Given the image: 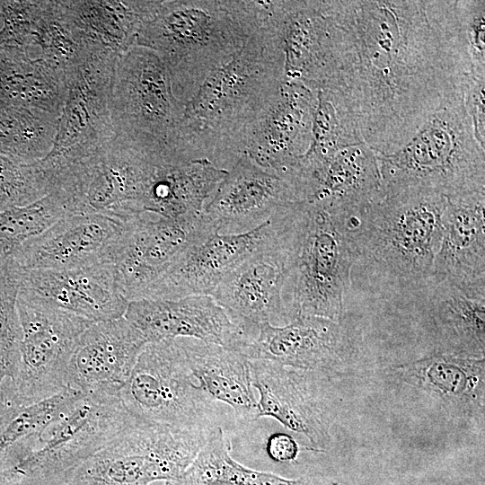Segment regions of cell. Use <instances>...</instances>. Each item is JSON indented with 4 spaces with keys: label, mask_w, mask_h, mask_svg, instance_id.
Wrapping results in <instances>:
<instances>
[{
    "label": "cell",
    "mask_w": 485,
    "mask_h": 485,
    "mask_svg": "<svg viewBox=\"0 0 485 485\" xmlns=\"http://www.w3.org/2000/svg\"><path fill=\"white\" fill-rule=\"evenodd\" d=\"M340 30L333 89L348 98L361 138L377 154L404 146L463 92L469 55L443 1H332Z\"/></svg>",
    "instance_id": "1"
},
{
    "label": "cell",
    "mask_w": 485,
    "mask_h": 485,
    "mask_svg": "<svg viewBox=\"0 0 485 485\" xmlns=\"http://www.w3.org/2000/svg\"><path fill=\"white\" fill-rule=\"evenodd\" d=\"M283 66L278 40L264 20L184 105L174 142L181 158L230 170L242 154L248 128L283 82Z\"/></svg>",
    "instance_id": "2"
},
{
    "label": "cell",
    "mask_w": 485,
    "mask_h": 485,
    "mask_svg": "<svg viewBox=\"0 0 485 485\" xmlns=\"http://www.w3.org/2000/svg\"><path fill=\"white\" fill-rule=\"evenodd\" d=\"M267 6L268 1L160 0L143 22L137 46L163 59L184 106L262 25Z\"/></svg>",
    "instance_id": "3"
},
{
    "label": "cell",
    "mask_w": 485,
    "mask_h": 485,
    "mask_svg": "<svg viewBox=\"0 0 485 485\" xmlns=\"http://www.w3.org/2000/svg\"><path fill=\"white\" fill-rule=\"evenodd\" d=\"M446 198L423 189L384 193L340 217L357 260L371 263L404 291L432 276L442 235Z\"/></svg>",
    "instance_id": "4"
},
{
    "label": "cell",
    "mask_w": 485,
    "mask_h": 485,
    "mask_svg": "<svg viewBox=\"0 0 485 485\" xmlns=\"http://www.w3.org/2000/svg\"><path fill=\"white\" fill-rule=\"evenodd\" d=\"M286 257L282 290L289 319L316 316L341 323L357 252L331 212L315 201L288 204L275 214Z\"/></svg>",
    "instance_id": "5"
},
{
    "label": "cell",
    "mask_w": 485,
    "mask_h": 485,
    "mask_svg": "<svg viewBox=\"0 0 485 485\" xmlns=\"http://www.w3.org/2000/svg\"><path fill=\"white\" fill-rule=\"evenodd\" d=\"M375 154L386 192L416 188L450 197L485 191V148L474 137L463 92L432 113L404 146Z\"/></svg>",
    "instance_id": "6"
},
{
    "label": "cell",
    "mask_w": 485,
    "mask_h": 485,
    "mask_svg": "<svg viewBox=\"0 0 485 485\" xmlns=\"http://www.w3.org/2000/svg\"><path fill=\"white\" fill-rule=\"evenodd\" d=\"M118 396L146 421L207 434L221 427L217 406L193 375L177 338L146 343Z\"/></svg>",
    "instance_id": "7"
},
{
    "label": "cell",
    "mask_w": 485,
    "mask_h": 485,
    "mask_svg": "<svg viewBox=\"0 0 485 485\" xmlns=\"http://www.w3.org/2000/svg\"><path fill=\"white\" fill-rule=\"evenodd\" d=\"M110 111L117 137L152 155L172 149L184 106L155 52L135 46L117 59Z\"/></svg>",
    "instance_id": "8"
},
{
    "label": "cell",
    "mask_w": 485,
    "mask_h": 485,
    "mask_svg": "<svg viewBox=\"0 0 485 485\" xmlns=\"http://www.w3.org/2000/svg\"><path fill=\"white\" fill-rule=\"evenodd\" d=\"M210 435L137 418L81 463L66 485H151L177 481Z\"/></svg>",
    "instance_id": "9"
},
{
    "label": "cell",
    "mask_w": 485,
    "mask_h": 485,
    "mask_svg": "<svg viewBox=\"0 0 485 485\" xmlns=\"http://www.w3.org/2000/svg\"><path fill=\"white\" fill-rule=\"evenodd\" d=\"M136 419L119 396L84 394L48 428L34 452L0 472V485H66L81 463Z\"/></svg>",
    "instance_id": "10"
},
{
    "label": "cell",
    "mask_w": 485,
    "mask_h": 485,
    "mask_svg": "<svg viewBox=\"0 0 485 485\" xmlns=\"http://www.w3.org/2000/svg\"><path fill=\"white\" fill-rule=\"evenodd\" d=\"M17 311L22 333L20 363L14 377L2 384L0 398L25 405L68 388L72 353L92 323L20 290Z\"/></svg>",
    "instance_id": "11"
},
{
    "label": "cell",
    "mask_w": 485,
    "mask_h": 485,
    "mask_svg": "<svg viewBox=\"0 0 485 485\" xmlns=\"http://www.w3.org/2000/svg\"><path fill=\"white\" fill-rule=\"evenodd\" d=\"M265 22L279 42L283 80L313 92L335 86L340 31L332 1H268Z\"/></svg>",
    "instance_id": "12"
},
{
    "label": "cell",
    "mask_w": 485,
    "mask_h": 485,
    "mask_svg": "<svg viewBox=\"0 0 485 485\" xmlns=\"http://www.w3.org/2000/svg\"><path fill=\"white\" fill-rule=\"evenodd\" d=\"M124 220L125 230L113 265L119 286L128 301L142 298L184 251L218 233L203 212L178 218L144 212Z\"/></svg>",
    "instance_id": "13"
},
{
    "label": "cell",
    "mask_w": 485,
    "mask_h": 485,
    "mask_svg": "<svg viewBox=\"0 0 485 485\" xmlns=\"http://www.w3.org/2000/svg\"><path fill=\"white\" fill-rule=\"evenodd\" d=\"M118 58L108 52L90 53L66 73V94L47 160H79L98 152L115 137L110 96Z\"/></svg>",
    "instance_id": "14"
},
{
    "label": "cell",
    "mask_w": 485,
    "mask_h": 485,
    "mask_svg": "<svg viewBox=\"0 0 485 485\" xmlns=\"http://www.w3.org/2000/svg\"><path fill=\"white\" fill-rule=\"evenodd\" d=\"M253 388L259 393L258 418L269 417L306 436L314 449L330 441L332 414L323 372L250 360Z\"/></svg>",
    "instance_id": "15"
},
{
    "label": "cell",
    "mask_w": 485,
    "mask_h": 485,
    "mask_svg": "<svg viewBox=\"0 0 485 485\" xmlns=\"http://www.w3.org/2000/svg\"><path fill=\"white\" fill-rule=\"evenodd\" d=\"M125 220L104 213L68 215L17 248L10 257L20 269H73L110 263Z\"/></svg>",
    "instance_id": "16"
},
{
    "label": "cell",
    "mask_w": 485,
    "mask_h": 485,
    "mask_svg": "<svg viewBox=\"0 0 485 485\" xmlns=\"http://www.w3.org/2000/svg\"><path fill=\"white\" fill-rule=\"evenodd\" d=\"M275 236L273 215L247 232L214 233L184 251L148 287L142 298L172 300L189 295H210L225 275L270 244Z\"/></svg>",
    "instance_id": "17"
},
{
    "label": "cell",
    "mask_w": 485,
    "mask_h": 485,
    "mask_svg": "<svg viewBox=\"0 0 485 485\" xmlns=\"http://www.w3.org/2000/svg\"><path fill=\"white\" fill-rule=\"evenodd\" d=\"M316 92L283 80L248 128L242 154L265 170L287 175L312 142Z\"/></svg>",
    "instance_id": "18"
},
{
    "label": "cell",
    "mask_w": 485,
    "mask_h": 485,
    "mask_svg": "<svg viewBox=\"0 0 485 485\" xmlns=\"http://www.w3.org/2000/svg\"><path fill=\"white\" fill-rule=\"evenodd\" d=\"M285 277L286 257L276 228L273 242L225 275L210 296L243 331L247 341L261 324L290 322L282 297Z\"/></svg>",
    "instance_id": "19"
},
{
    "label": "cell",
    "mask_w": 485,
    "mask_h": 485,
    "mask_svg": "<svg viewBox=\"0 0 485 485\" xmlns=\"http://www.w3.org/2000/svg\"><path fill=\"white\" fill-rule=\"evenodd\" d=\"M295 202H300V198L290 175L265 170L242 154L203 213L219 234H239L256 228Z\"/></svg>",
    "instance_id": "20"
},
{
    "label": "cell",
    "mask_w": 485,
    "mask_h": 485,
    "mask_svg": "<svg viewBox=\"0 0 485 485\" xmlns=\"http://www.w3.org/2000/svg\"><path fill=\"white\" fill-rule=\"evenodd\" d=\"M17 268L20 291L91 323L123 317L129 303L110 263L73 269Z\"/></svg>",
    "instance_id": "21"
},
{
    "label": "cell",
    "mask_w": 485,
    "mask_h": 485,
    "mask_svg": "<svg viewBox=\"0 0 485 485\" xmlns=\"http://www.w3.org/2000/svg\"><path fill=\"white\" fill-rule=\"evenodd\" d=\"M124 317L147 343L192 338L240 352L246 342L243 331L208 295L129 301Z\"/></svg>",
    "instance_id": "22"
},
{
    "label": "cell",
    "mask_w": 485,
    "mask_h": 485,
    "mask_svg": "<svg viewBox=\"0 0 485 485\" xmlns=\"http://www.w3.org/2000/svg\"><path fill=\"white\" fill-rule=\"evenodd\" d=\"M146 343L124 316L92 323L72 353L67 387L84 394L118 396Z\"/></svg>",
    "instance_id": "23"
},
{
    "label": "cell",
    "mask_w": 485,
    "mask_h": 485,
    "mask_svg": "<svg viewBox=\"0 0 485 485\" xmlns=\"http://www.w3.org/2000/svg\"><path fill=\"white\" fill-rule=\"evenodd\" d=\"M240 353L250 360L328 373L351 355L352 346L341 323L302 316L282 326L260 325Z\"/></svg>",
    "instance_id": "24"
},
{
    "label": "cell",
    "mask_w": 485,
    "mask_h": 485,
    "mask_svg": "<svg viewBox=\"0 0 485 485\" xmlns=\"http://www.w3.org/2000/svg\"><path fill=\"white\" fill-rule=\"evenodd\" d=\"M445 198L432 277L470 297L485 299V191Z\"/></svg>",
    "instance_id": "25"
},
{
    "label": "cell",
    "mask_w": 485,
    "mask_h": 485,
    "mask_svg": "<svg viewBox=\"0 0 485 485\" xmlns=\"http://www.w3.org/2000/svg\"><path fill=\"white\" fill-rule=\"evenodd\" d=\"M405 292L418 299L440 353L484 358L485 299L470 297L432 276Z\"/></svg>",
    "instance_id": "26"
},
{
    "label": "cell",
    "mask_w": 485,
    "mask_h": 485,
    "mask_svg": "<svg viewBox=\"0 0 485 485\" xmlns=\"http://www.w3.org/2000/svg\"><path fill=\"white\" fill-rule=\"evenodd\" d=\"M305 201L326 206L337 215H346L384 193L375 153L366 144L339 151L305 183Z\"/></svg>",
    "instance_id": "27"
},
{
    "label": "cell",
    "mask_w": 485,
    "mask_h": 485,
    "mask_svg": "<svg viewBox=\"0 0 485 485\" xmlns=\"http://www.w3.org/2000/svg\"><path fill=\"white\" fill-rule=\"evenodd\" d=\"M226 174L205 159L174 163L158 158L137 211L166 218L201 213Z\"/></svg>",
    "instance_id": "28"
},
{
    "label": "cell",
    "mask_w": 485,
    "mask_h": 485,
    "mask_svg": "<svg viewBox=\"0 0 485 485\" xmlns=\"http://www.w3.org/2000/svg\"><path fill=\"white\" fill-rule=\"evenodd\" d=\"M189 366L207 395L230 407L237 421L257 420L258 402L250 373V359L219 345L192 338H177Z\"/></svg>",
    "instance_id": "29"
},
{
    "label": "cell",
    "mask_w": 485,
    "mask_h": 485,
    "mask_svg": "<svg viewBox=\"0 0 485 485\" xmlns=\"http://www.w3.org/2000/svg\"><path fill=\"white\" fill-rule=\"evenodd\" d=\"M160 0L64 1L89 53L120 57L137 46L138 31Z\"/></svg>",
    "instance_id": "30"
},
{
    "label": "cell",
    "mask_w": 485,
    "mask_h": 485,
    "mask_svg": "<svg viewBox=\"0 0 485 485\" xmlns=\"http://www.w3.org/2000/svg\"><path fill=\"white\" fill-rule=\"evenodd\" d=\"M405 384L456 409L483 410L484 358L438 353L392 368Z\"/></svg>",
    "instance_id": "31"
},
{
    "label": "cell",
    "mask_w": 485,
    "mask_h": 485,
    "mask_svg": "<svg viewBox=\"0 0 485 485\" xmlns=\"http://www.w3.org/2000/svg\"><path fill=\"white\" fill-rule=\"evenodd\" d=\"M66 94V73L28 49L0 44V104L59 118Z\"/></svg>",
    "instance_id": "32"
},
{
    "label": "cell",
    "mask_w": 485,
    "mask_h": 485,
    "mask_svg": "<svg viewBox=\"0 0 485 485\" xmlns=\"http://www.w3.org/2000/svg\"><path fill=\"white\" fill-rule=\"evenodd\" d=\"M83 395L77 390L66 388L25 405L0 398V472L16 466L34 452L48 428Z\"/></svg>",
    "instance_id": "33"
},
{
    "label": "cell",
    "mask_w": 485,
    "mask_h": 485,
    "mask_svg": "<svg viewBox=\"0 0 485 485\" xmlns=\"http://www.w3.org/2000/svg\"><path fill=\"white\" fill-rule=\"evenodd\" d=\"M167 485H338L321 473L309 472L288 479L273 472L248 468L235 461L221 427L207 443L182 476Z\"/></svg>",
    "instance_id": "34"
},
{
    "label": "cell",
    "mask_w": 485,
    "mask_h": 485,
    "mask_svg": "<svg viewBox=\"0 0 485 485\" xmlns=\"http://www.w3.org/2000/svg\"><path fill=\"white\" fill-rule=\"evenodd\" d=\"M316 99L312 142L295 165L302 180L311 177L341 149L364 143L351 105L342 92L320 89Z\"/></svg>",
    "instance_id": "35"
},
{
    "label": "cell",
    "mask_w": 485,
    "mask_h": 485,
    "mask_svg": "<svg viewBox=\"0 0 485 485\" xmlns=\"http://www.w3.org/2000/svg\"><path fill=\"white\" fill-rule=\"evenodd\" d=\"M58 117L36 110L0 104V155L34 164L51 151Z\"/></svg>",
    "instance_id": "36"
},
{
    "label": "cell",
    "mask_w": 485,
    "mask_h": 485,
    "mask_svg": "<svg viewBox=\"0 0 485 485\" xmlns=\"http://www.w3.org/2000/svg\"><path fill=\"white\" fill-rule=\"evenodd\" d=\"M31 48L39 50L40 56L36 57L65 73L89 55L78 31L67 15L64 1H44L32 32Z\"/></svg>",
    "instance_id": "37"
},
{
    "label": "cell",
    "mask_w": 485,
    "mask_h": 485,
    "mask_svg": "<svg viewBox=\"0 0 485 485\" xmlns=\"http://www.w3.org/2000/svg\"><path fill=\"white\" fill-rule=\"evenodd\" d=\"M68 215L63 201L53 194L26 206L0 210V260H4L25 242Z\"/></svg>",
    "instance_id": "38"
},
{
    "label": "cell",
    "mask_w": 485,
    "mask_h": 485,
    "mask_svg": "<svg viewBox=\"0 0 485 485\" xmlns=\"http://www.w3.org/2000/svg\"><path fill=\"white\" fill-rule=\"evenodd\" d=\"M19 270L9 256L0 263V389L20 363L22 327L17 311Z\"/></svg>",
    "instance_id": "39"
},
{
    "label": "cell",
    "mask_w": 485,
    "mask_h": 485,
    "mask_svg": "<svg viewBox=\"0 0 485 485\" xmlns=\"http://www.w3.org/2000/svg\"><path fill=\"white\" fill-rule=\"evenodd\" d=\"M48 195L37 163L22 164L0 155V210L22 207Z\"/></svg>",
    "instance_id": "40"
},
{
    "label": "cell",
    "mask_w": 485,
    "mask_h": 485,
    "mask_svg": "<svg viewBox=\"0 0 485 485\" xmlns=\"http://www.w3.org/2000/svg\"><path fill=\"white\" fill-rule=\"evenodd\" d=\"M459 37L472 63V75L485 80V1H454Z\"/></svg>",
    "instance_id": "41"
},
{
    "label": "cell",
    "mask_w": 485,
    "mask_h": 485,
    "mask_svg": "<svg viewBox=\"0 0 485 485\" xmlns=\"http://www.w3.org/2000/svg\"><path fill=\"white\" fill-rule=\"evenodd\" d=\"M44 1H0V44L30 49Z\"/></svg>",
    "instance_id": "42"
},
{
    "label": "cell",
    "mask_w": 485,
    "mask_h": 485,
    "mask_svg": "<svg viewBox=\"0 0 485 485\" xmlns=\"http://www.w3.org/2000/svg\"><path fill=\"white\" fill-rule=\"evenodd\" d=\"M485 80L470 75L463 84V105L469 116L474 137L482 148H485Z\"/></svg>",
    "instance_id": "43"
},
{
    "label": "cell",
    "mask_w": 485,
    "mask_h": 485,
    "mask_svg": "<svg viewBox=\"0 0 485 485\" xmlns=\"http://www.w3.org/2000/svg\"><path fill=\"white\" fill-rule=\"evenodd\" d=\"M266 449L269 456L278 463L294 462L300 451L297 442L285 433H276L270 436Z\"/></svg>",
    "instance_id": "44"
},
{
    "label": "cell",
    "mask_w": 485,
    "mask_h": 485,
    "mask_svg": "<svg viewBox=\"0 0 485 485\" xmlns=\"http://www.w3.org/2000/svg\"><path fill=\"white\" fill-rule=\"evenodd\" d=\"M151 485H166L165 481H159V482H154Z\"/></svg>",
    "instance_id": "45"
},
{
    "label": "cell",
    "mask_w": 485,
    "mask_h": 485,
    "mask_svg": "<svg viewBox=\"0 0 485 485\" xmlns=\"http://www.w3.org/2000/svg\"><path fill=\"white\" fill-rule=\"evenodd\" d=\"M2 262V260H0V263Z\"/></svg>",
    "instance_id": "46"
}]
</instances>
